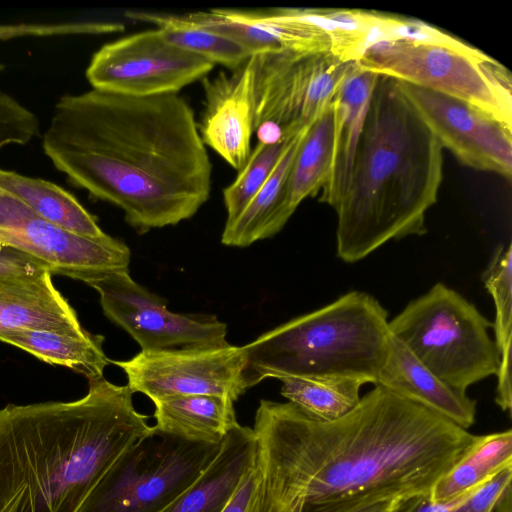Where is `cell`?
I'll return each mask as SVG.
<instances>
[{
    "label": "cell",
    "mask_w": 512,
    "mask_h": 512,
    "mask_svg": "<svg viewBox=\"0 0 512 512\" xmlns=\"http://www.w3.org/2000/svg\"><path fill=\"white\" fill-rule=\"evenodd\" d=\"M253 430L259 476L250 512H355L430 494L479 438L380 385L333 421L261 400Z\"/></svg>",
    "instance_id": "6da1fadb"
},
{
    "label": "cell",
    "mask_w": 512,
    "mask_h": 512,
    "mask_svg": "<svg viewBox=\"0 0 512 512\" xmlns=\"http://www.w3.org/2000/svg\"><path fill=\"white\" fill-rule=\"evenodd\" d=\"M42 148L72 185L120 208L139 234L190 219L210 196L212 164L178 93L63 95Z\"/></svg>",
    "instance_id": "7a4b0ae2"
},
{
    "label": "cell",
    "mask_w": 512,
    "mask_h": 512,
    "mask_svg": "<svg viewBox=\"0 0 512 512\" xmlns=\"http://www.w3.org/2000/svg\"><path fill=\"white\" fill-rule=\"evenodd\" d=\"M132 395L103 377L76 401L0 409V512H79L117 458L154 433Z\"/></svg>",
    "instance_id": "3957f363"
},
{
    "label": "cell",
    "mask_w": 512,
    "mask_h": 512,
    "mask_svg": "<svg viewBox=\"0 0 512 512\" xmlns=\"http://www.w3.org/2000/svg\"><path fill=\"white\" fill-rule=\"evenodd\" d=\"M443 148L398 89L379 76L350 183L334 208L337 256L362 260L390 240L426 232L438 196Z\"/></svg>",
    "instance_id": "277c9868"
},
{
    "label": "cell",
    "mask_w": 512,
    "mask_h": 512,
    "mask_svg": "<svg viewBox=\"0 0 512 512\" xmlns=\"http://www.w3.org/2000/svg\"><path fill=\"white\" fill-rule=\"evenodd\" d=\"M388 323L378 300L350 291L245 345L247 389L266 378L291 376L348 377L376 384L392 336Z\"/></svg>",
    "instance_id": "5b68a950"
},
{
    "label": "cell",
    "mask_w": 512,
    "mask_h": 512,
    "mask_svg": "<svg viewBox=\"0 0 512 512\" xmlns=\"http://www.w3.org/2000/svg\"><path fill=\"white\" fill-rule=\"evenodd\" d=\"M359 67L478 108L512 130V77L498 61L450 36L435 42L380 41Z\"/></svg>",
    "instance_id": "8992f818"
},
{
    "label": "cell",
    "mask_w": 512,
    "mask_h": 512,
    "mask_svg": "<svg viewBox=\"0 0 512 512\" xmlns=\"http://www.w3.org/2000/svg\"><path fill=\"white\" fill-rule=\"evenodd\" d=\"M388 326L432 373L460 392L498 373L500 355L488 333L492 323L443 283L409 302Z\"/></svg>",
    "instance_id": "52a82bcc"
},
{
    "label": "cell",
    "mask_w": 512,
    "mask_h": 512,
    "mask_svg": "<svg viewBox=\"0 0 512 512\" xmlns=\"http://www.w3.org/2000/svg\"><path fill=\"white\" fill-rule=\"evenodd\" d=\"M221 444L154 432L117 458L79 512H161L213 462Z\"/></svg>",
    "instance_id": "ba28073f"
},
{
    "label": "cell",
    "mask_w": 512,
    "mask_h": 512,
    "mask_svg": "<svg viewBox=\"0 0 512 512\" xmlns=\"http://www.w3.org/2000/svg\"><path fill=\"white\" fill-rule=\"evenodd\" d=\"M257 57L255 133L278 142L312 125L331 105L356 62L331 52H273Z\"/></svg>",
    "instance_id": "9c48e42d"
},
{
    "label": "cell",
    "mask_w": 512,
    "mask_h": 512,
    "mask_svg": "<svg viewBox=\"0 0 512 512\" xmlns=\"http://www.w3.org/2000/svg\"><path fill=\"white\" fill-rule=\"evenodd\" d=\"M214 66L169 43L154 28L104 44L91 57L86 78L92 89L149 97L178 93Z\"/></svg>",
    "instance_id": "30bf717a"
},
{
    "label": "cell",
    "mask_w": 512,
    "mask_h": 512,
    "mask_svg": "<svg viewBox=\"0 0 512 512\" xmlns=\"http://www.w3.org/2000/svg\"><path fill=\"white\" fill-rule=\"evenodd\" d=\"M85 283L99 293L107 318L125 330L141 351L228 344L227 325L215 315L169 311L165 300L134 281L129 270L103 273Z\"/></svg>",
    "instance_id": "8fae6325"
},
{
    "label": "cell",
    "mask_w": 512,
    "mask_h": 512,
    "mask_svg": "<svg viewBox=\"0 0 512 512\" xmlns=\"http://www.w3.org/2000/svg\"><path fill=\"white\" fill-rule=\"evenodd\" d=\"M110 363L125 372L133 393H142L153 402L189 395H219L235 402L247 390L245 348L229 343L141 351L129 360Z\"/></svg>",
    "instance_id": "7c38bea8"
},
{
    "label": "cell",
    "mask_w": 512,
    "mask_h": 512,
    "mask_svg": "<svg viewBox=\"0 0 512 512\" xmlns=\"http://www.w3.org/2000/svg\"><path fill=\"white\" fill-rule=\"evenodd\" d=\"M0 243L44 262L52 274L86 282L103 273L129 270L131 252L109 235L87 238L44 220L0 189Z\"/></svg>",
    "instance_id": "4fadbf2b"
},
{
    "label": "cell",
    "mask_w": 512,
    "mask_h": 512,
    "mask_svg": "<svg viewBox=\"0 0 512 512\" xmlns=\"http://www.w3.org/2000/svg\"><path fill=\"white\" fill-rule=\"evenodd\" d=\"M397 86L443 149L468 167L511 179L512 130L457 99L405 82Z\"/></svg>",
    "instance_id": "5bb4252c"
},
{
    "label": "cell",
    "mask_w": 512,
    "mask_h": 512,
    "mask_svg": "<svg viewBox=\"0 0 512 512\" xmlns=\"http://www.w3.org/2000/svg\"><path fill=\"white\" fill-rule=\"evenodd\" d=\"M256 55L241 67L202 79L205 104L199 133L210 147L233 169L247 161L255 132Z\"/></svg>",
    "instance_id": "9a60e30c"
},
{
    "label": "cell",
    "mask_w": 512,
    "mask_h": 512,
    "mask_svg": "<svg viewBox=\"0 0 512 512\" xmlns=\"http://www.w3.org/2000/svg\"><path fill=\"white\" fill-rule=\"evenodd\" d=\"M378 78L356 62L333 98L332 162L319 197L333 209L348 189Z\"/></svg>",
    "instance_id": "2e32d148"
},
{
    "label": "cell",
    "mask_w": 512,
    "mask_h": 512,
    "mask_svg": "<svg viewBox=\"0 0 512 512\" xmlns=\"http://www.w3.org/2000/svg\"><path fill=\"white\" fill-rule=\"evenodd\" d=\"M375 385L415 402L463 429L475 423L476 401L432 373L397 338L390 346Z\"/></svg>",
    "instance_id": "e0dca14e"
},
{
    "label": "cell",
    "mask_w": 512,
    "mask_h": 512,
    "mask_svg": "<svg viewBox=\"0 0 512 512\" xmlns=\"http://www.w3.org/2000/svg\"><path fill=\"white\" fill-rule=\"evenodd\" d=\"M31 329L85 336L75 310L56 289L52 273L0 279V333Z\"/></svg>",
    "instance_id": "ac0fdd59"
},
{
    "label": "cell",
    "mask_w": 512,
    "mask_h": 512,
    "mask_svg": "<svg viewBox=\"0 0 512 512\" xmlns=\"http://www.w3.org/2000/svg\"><path fill=\"white\" fill-rule=\"evenodd\" d=\"M256 452L254 430L239 424L226 436L213 462L161 512H223L253 465Z\"/></svg>",
    "instance_id": "d6986e66"
},
{
    "label": "cell",
    "mask_w": 512,
    "mask_h": 512,
    "mask_svg": "<svg viewBox=\"0 0 512 512\" xmlns=\"http://www.w3.org/2000/svg\"><path fill=\"white\" fill-rule=\"evenodd\" d=\"M311 126V125H310ZM298 132L287 144L272 173L231 222L225 223L221 242L246 247L277 234L295 212L289 203V177L297 150L310 127Z\"/></svg>",
    "instance_id": "ffe728a7"
},
{
    "label": "cell",
    "mask_w": 512,
    "mask_h": 512,
    "mask_svg": "<svg viewBox=\"0 0 512 512\" xmlns=\"http://www.w3.org/2000/svg\"><path fill=\"white\" fill-rule=\"evenodd\" d=\"M153 403L154 432L190 442L221 444L239 425L234 401L225 396H177Z\"/></svg>",
    "instance_id": "44dd1931"
},
{
    "label": "cell",
    "mask_w": 512,
    "mask_h": 512,
    "mask_svg": "<svg viewBox=\"0 0 512 512\" xmlns=\"http://www.w3.org/2000/svg\"><path fill=\"white\" fill-rule=\"evenodd\" d=\"M0 189L63 230L94 239L107 235L73 194L53 182L0 168Z\"/></svg>",
    "instance_id": "7402d4cb"
},
{
    "label": "cell",
    "mask_w": 512,
    "mask_h": 512,
    "mask_svg": "<svg viewBox=\"0 0 512 512\" xmlns=\"http://www.w3.org/2000/svg\"><path fill=\"white\" fill-rule=\"evenodd\" d=\"M0 341L16 346L51 365L68 367L89 382L103 378L110 363L103 351L104 337L77 336L48 330L23 329L0 333Z\"/></svg>",
    "instance_id": "603a6c76"
},
{
    "label": "cell",
    "mask_w": 512,
    "mask_h": 512,
    "mask_svg": "<svg viewBox=\"0 0 512 512\" xmlns=\"http://www.w3.org/2000/svg\"><path fill=\"white\" fill-rule=\"evenodd\" d=\"M512 466V430L479 435L471 449L431 489L430 499L445 503L458 499Z\"/></svg>",
    "instance_id": "cb8c5ba5"
},
{
    "label": "cell",
    "mask_w": 512,
    "mask_h": 512,
    "mask_svg": "<svg viewBox=\"0 0 512 512\" xmlns=\"http://www.w3.org/2000/svg\"><path fill=\"white\" fill-rule=\"evenodd\" d=\"M481 279L493 298L495 320L492 323L495 344L500 355L497 373V405L503 411H511V364H512V245H499L493 252Z\"/></svg>",
    "instance_id": "d4e9b609"
},
{
    "label": "cell",
    "mask_w": 512,
    "mask_h": 512,
    "mask_svg": "<svg viewBox=\"0 0 512 512\" xmlns=\"http://www.w3.org/2000/svg\"><path fill=\"white\" fill-rule=\"evenodd\" d=\"M126 16L155 24L169 43L214 65H223L229 71L241 67L251 58L236 42L187 21L183 14L128 11Z\"/></svg>",
    "instance_id": "484cf974"
},
{
    "label": "cell",
    "mask_w": 512,
    "mask_h": 512,
    "mask_svg": "<svg viewBox=\"0 0 512 512\" xmlns=\"http://www.w3.org/2000/svg\"><path fill=\"white\" fill-rule=\"evenodd\" d=\"M281 394L310 417L339 419L359 403L362 379L328 376H291L280 379Z\"/></svg>",
    "instance_id": "4316f807"
},
{
    "label": "cell",
    "mask_w": 512,
    "mask_h": 512,
    "mask_svg": "<svg viewBox=\"0 0 512 512\" xmlns=\"http://www.w3.org/2000/svg\"><path fill=\"white\" fill-rule=\"evenodd\" d=\"M332 151L331 103L308 128L295 155L289 177V203L294 211L304 199L321 191L330 172Z\"/></svg>",
    "instance_id": "83f0119b"
},
{
    "label": "cell",
    "mask_w": 512,
    "mask_h": 512,
    "mask_svg": "<svg viewBox=\"0 0 512 512\" xmlns=\"http://www.w3.org/2000/svg\"><path fill=\"white\" fill-rule=\"evenodd\" d=\"M293 137L278 142L258 141L252 148L236 178L223 190L225 223L234 220L266 182Z\"/></svg>",
    "instance_id": "f1b7e54d"
},
{
    "label": "cell",
    "mask_w": 512,
    "mask_h": 512,
    "mask_svg": "<svg viewBox=\"0 0 512 512\" xmlns=\"http://www.w3.org/2000/svg\"><path fill=\"white\" fill-rule=\"evenodd\" d=\"M511 480L512 466L458 499L435 503L429 494L412 495L395 499L390 512H492L495 502Z\"/></svg>",
    "instance_id": "f546056e"
},
{
    "label": "cell",
    "mask_w": 512,
    "mask_h": 512,
    "mask_svg": "<svg viewBox=\"0 0 512 512\" xmlns=\"http://www.w3.org/2000/svg\"><path fill=\"white\" fill-rule=\"evenodd\" d=\"M38 134L36 115L11 95L0 91V151L11 144L25 145Z\"/></svg>",
    "instance_id": "4dcf8cb0"
},
{
    "label": "cell",
    "mask_w": 512,
    "mask_h": 512,
    "mask_svg": "<svg viewBox=\"0 0 512 512\" xmlns=\"http://www.w3.org/2000/svg\"><path fill=\"white\" fill-rule=\"evenodd\" d=\"M47 271L49 267L34 256L0 243V279L40 275Z\"/></svg>",
    "instance_id": "1f68e13d"
},
{
    "label": "cell",
    "mask_w": 512,
    "mask_h": 512,
    "mask_svg": "<svg viewBox=\"0 0 512 512\" xmlns=\"http://www.w3.org/2000/svg\"><path fill=\"white\" fill-rule=\"evenodd\" d=\"M257 453V452H256ZM257 460L244 475L238 489L223 512H247L258 482Z\"/></svg>",
    "instance_id": "d6a6232c"
},
{
    "label": "cell",
    "mask_w": 512,
    "mask_h": 512,
    "mask_svg": "<svg viewBox=\"0 0 512 512\" xmlns=\"http://www.w3.org/2000/svg\"><path fill=\"white\" fill-rule=\"evenodd\" d=\"M492 512H512V487L508 484L498 497Z\"/></svg>",
    "instance_id": "836d02e7"
},
{
    "label": "cell",
    "mask_w": 512,
    "mask_h": 512,
    "mask_svg": "<svg viewBox=\"0 0 512 512\" xmlns=\"http://www.w3.org/2000/svg\"><path fill=\"white\" fill-rule=\"evenodd\" d=\"M394 500L367 506L355 512H390Z\"/></svg>",
    "instance_id": "e575fe53"
}]
</instances>
